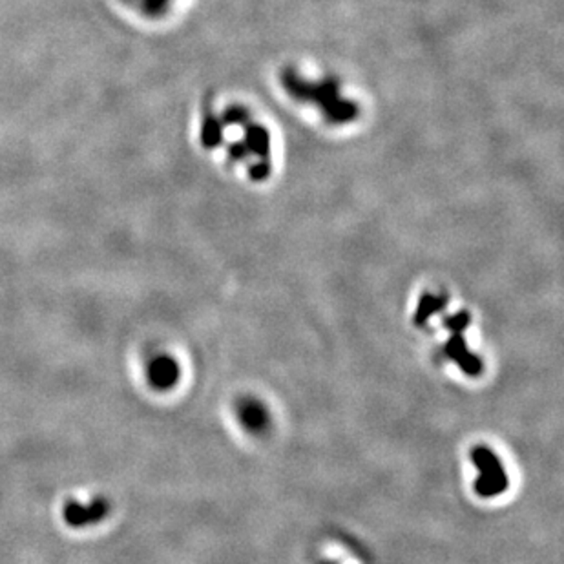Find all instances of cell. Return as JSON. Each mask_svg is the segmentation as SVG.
Here are the masks:
<instances>
[{"label": "cell", "mask_w": 564, "mask_h": 564, "mask_svg": "<svg viewBox=\"0 0 564 564\" xmlns=\"http://www.w3.org/2000/svg\"><path fill=\"white\" fill-rule=\"evenodd\" d=\"M179 380V365L170 357H158L148 365V382L159 391L174 387Z\"/></svg>", "instance_id": "obj_5"}, {"label": "cell", "mask_w": 564, "mask_h": 564, "mask_svg": "<svg viewBox=\"0 0 564 564\" xmlns=\"http://www.w3.org/2000/svg\"><path fill=\"white\" fill-rule=\"evenodd\" d=\"M181 4L183 0H110L117 13L141 26L163 24Z\"/></svg>", "instance_id": "obj_3"}, {"label": "cell", "mask_w": 564, "mask_h": 564, "mask_svg": "<svg viewBox=\"0 0 564 564\" xmlns=\"http://www.w3.org/2000/svg\"><path fill=\"white\" fill-rule=\"evenodd\" d=\"M446 307V298L444 296H436V294H424L420 298L419 305H416L415 311V324L416 325H424L431 318L433 314L440 312L442 309Z\"/></svg>", "instance_id": "obj_7"}, {"label": "cell", "mask_w": 564, "mask_h": 564, "mask_svg": "<svg viewBox=\"0 0 564 564\" xmlns=\"http://www.w3.org/2000/svg\"><path fill=\"white\" fill-rule=\"evenodd\" d=\"M444 325L451 332V338L444 347L446 357L451 358L468 376H478L482 373V362L477 354L469 353L464 338V332L469 325V314L466 311H461L453 316H446Z\"/></svg>", "instance_id": "obj_2"}, {"label": "cell", "mask_w": 564, "mask_h": 564, "mask_svg": "<svg viewBox=\"0 0 564 564\" xmlns=\"http://www.w3.org/2000/svg\"><path fill=\"white\" fill-rule=\"evenodd\" d=\"M471 461L478 469V478L475 482V491L481 497H498L508 490V475L502 468L498 456L486 446H475L471 449Z\"/></svg>", "instance_id": "obj_1"}, {"label": "cell", "mask_w": 564, "mask_h": 564, "mask_svg": "<svg viewBox=\"0 0 564 564\" xmlns=\"http://www.w3.org/2000/svg\"><path fill=\"white\" fill-rule=\"evenodd\" d=\"M106 513H108V504L103 498L91 501L88 504L68 501L63 508L64 521H66V524H70L73 528H83L99 523L101 519L106 517Z\"/></svg>", "instance_id": "obj_4"}, {"label": "cell", "mask_w": 564, "mask_h": 564, "mask_svg": "<svg viewBox=\"0 0 564 564\" xmlns=\"http://www.w3.org/2000/svg\"><path fill=\"white\" fill-rule=\"evenodd\" d=\"M237 416L240 422L252 433H262L269 428V413L257 400H243L237 406Z\"/></svg>", "instance_id": "obj_6"}]
</instances>
